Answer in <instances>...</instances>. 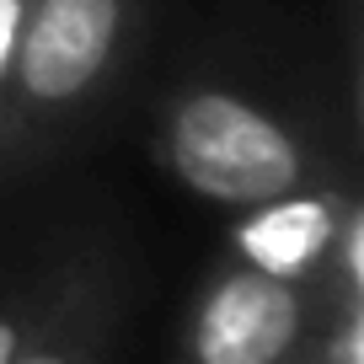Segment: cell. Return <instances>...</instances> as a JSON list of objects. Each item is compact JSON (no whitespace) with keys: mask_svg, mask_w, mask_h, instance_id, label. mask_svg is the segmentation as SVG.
<instances>
[{"mask_svg":"<svg viewBox=\"0 0 364 364\" xmlns=\"http://www.w3.org/2000/svg\"><path fill=\"white\" fill-rule=\"evenodd\" d=\"M332 247H338V262H343V289L359 295V284H364V215L359 209H343L338 230H332Z\"/></svg>","mask_w":364,"mask_h":364,"instance_id":"5b68a950","label":"cell"},{"mask_svg":"<svg viewBox=\"0 0 364 364\" xmlns=\"http://www.w3.org/2000/svg\"><path fill=\"white\" fill-rule=\"evenodd\" d=\"M22 332L27 327L11 316V311H0V364H11L16 353H22Z\"/></svg>","mask_w":364,"mask_h":364,"instance_id":"9c48e42d","label":"cell"},{"mask_svg":"<svg viewBox=\"0 0 364 364\" xmlns=\"http://www.w3.org/2000/svg\"><path fill=\"white\" fill-rule=\"evenodd\" d=\"M118 22H124L118 0H38L22 16L11 54L22 91L43 107L75 102L113 59Z\"/></svg>","mask_w":364,"mask_h":364,"instance_id":"3957f363","label":"cell"},{"mask_svg":"<svg viewBox=\"0 0 364 364\" xmlns=\"http://www.w3.org/2000/svg\"><path fill=\"white\" fill-rule=\"evenodd\" d=\"M332 230H338V215H332L327 198L284 193V198H268V204H252L247 220L230 230V241H236V257L247 268L300 284L332 252Z\"/></svg>","mask_w":364,"mask_h":364,"instance_id":"277c9868","label":"cell"},{"mask_svg":"<svg viewBox=\"0 0 364 364\" xmlns=\"http://www.w3.org/2000/svg\"><path fill=\"white\" fill-rule=\"evenodd\" d=\"M306 332V300L295 279H273L236 262L204 289L188 348L193 364H284Z\"/></svg>","mask_w":364,"mask_h":364,"instance_id":"7a4b0ae2","label":"cell"},{"mask_svg":"<svg viewBox=\"0 0 364 364\" xmlns=\"http://www.w3.org/2000/svg\"><path fill=\"white\" fill-rule=\"evenodd\" d=\"M11 364H86V353H80L75 343H65V338H48V343H38V348H22Z\"/></svg>","mask_w":364,"mask_h":364,"instance_id":"8992f818","label":"cell"},{"mask_svg":"<svg viewBox=\"0 0 364 364\" xmlns=\"http://www.w3.org/2000/svg\"><path fill=\"white\" fill-rule=\"evenodd\" d=\"M364 321H359V306H348V316H343L338 327V348H332V359L338 364H364Z\"/></svg>","mask_w":364,"mask_h":364,"instance_id":"52a82bcc","label":"cell"},{"mask_svg":"<svg viewBox=\"0 0 364 364\" xmlns=\"http://www.w3.org/2000/svg\"><path fill=\"white\" fill-rule=\"evenodd\" d=\"M166 161L198 198L230 209H252L268 198L300 193L306 161L279 118L252 107L236 91H188L171 107Z\"/></svg>","mask_w":364,"mask_h":364,"instance_id":"6da1fadb","label":"cell"},{"mask_svg":"<svg viewBox=\"0 0 364 364\" xmlns=\"http://www.w3.org/2000/svg\"><path fill=\"white\" fill-rule=\"evenodd\" d=\"M16 33H22V0H0V75L11 70Z\"/></svg>","mask_w":364,"mask_h":364,"instance_id":"ba28073f","label":"cell"}]
</instances>
